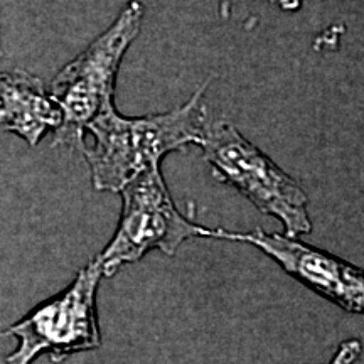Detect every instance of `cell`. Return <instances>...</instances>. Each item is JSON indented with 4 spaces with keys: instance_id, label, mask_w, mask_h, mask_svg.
Listing matches in <instances>:
<instances>
[{
    "instance_id": "277c9868",
    "label": "cell",
    "mask_w": 364,
    "mask_h": 364,
    "mask_svg": "<svg viewBox=\"0 0 364 364\" xmlns=\"http://www.w3.org/2000/svg\"><path fill=\"white\" fill-rule=\"evenodd\" d=\"M102 268L91 260L81 268L63 292L44 300L16 324L2 332L17 341L6 364H33L43 354L61 363L76 353L95 351L102 346L97 294Z\"/></svg>"
},
{
    "instance_id": "30bf717a",
    "label": "cell",
    "mask_w": 364,
    "mask_h": 364,
    "mask_svg": "<svg viewBox=\"0 0 364 364\" xmlns=\"http://www.w3.org/2000/svg\"><path fill=\"white\" fill-rule=\"evenodd\" d=\"M4 56V49H2V43H0V58Z\"/></svg>"
},
{
    "instance_id": "3957f363",
    "label": "cell",
    "mask_w": 364,
    "mask_h": 364,
    "mask_svg": "<svg viewBox=\"0 0 364 364\" xmlns=\"http://www.w3.org/2000/svg\"><path fill=\"white\" fill-rule=\"evenodd\" d=\"M199 147L213 176L233 186L263 215L277 218L289 236L312 230L309 199L300 184L228 120L208 124Z\"/></svg>"
},
{
    "instance_id": "6da1fadb",
    "label": "cell",
    "mask_w": 364,
    "mask_h": 364,
    "mask_svg": "<svg viewBox=\"0 0 364 364\" xmlns=\"http://www.w3.org/2000/svg\"><path fill=\"white\" fill-rule=\"evenodd\" d=\"M201 88L174 110L147 117H125L110 103L86 125L85 135L93 136V145H85L91 171V182L97 191L120 193L122 189L171 152H182L189 145H201L206 132V103Z\"/></svg>"
},
{
    "instance_id": "ba28073f",
    "label": "cell",
    "mask_w": 364,
    "mask_h": 364,
    "mask_svg": "<svg viewBox=\"0 0 364 364\" xmlns=\"http://www.w3.org/2000/svg\"><path fill=\"white\" fill-rule=\"evenodd\" d=\"M359 354H361V343L358 339H348L339 346L329 364H354Z\"/></svg>"
},
{
    "instance_id": "52a82bcc",
    "label": "cell",
    "mask_w": 364,
    "mask_h": 364,
    "mask_svg": "<svg viewBox=\"0 0 364 364\" xmlns=\"http://www.w3.org/2000/svg\"><path fill=\"white\" fill-rule=\"evenodd\" d=\"M61 122V110L43 80L26 71L0 73V129L36 147Z\"/></svg>"
},
{
    "instance_id": "8992f818",
    "label": "cell",
    "mask_w": 364,
    "mask_h": 364,
    "mask_svg": "<svg viewBox=\"0 0 364 364\" xmlns=\"http://www.w3.org/2000/svg\"><path fill=\"white\" fill-rule=\"evenodd\" d=\"M206 238L238 241L253 245L279 263L285 273L306 285L312 292L336 304L346 312L361 314L364 306V277L361 268L304 243L289 235L267 233L262 230L228 231L208 228Z\"/></svg>"
},
{
    "instance_id": "7a4b0ae2",
    "label": "cell",
    "mask_w": 364,
    "mask_h": 364,
    "mask_svg": "<svg viewBox=\"0 0 364 364\" xmlns=\"http://www.w3.org/2000/svg\"><path fill=\"white\" fill-rule=\"evenodd\" d=\"M142 21V4L127 2L113 24L54 76L49 93L61 110L63 122L54 132L53 145L85 147L86 125L113 103L118 70L127 49L140 34Z\"/></svg>"
},
{
    "instance_id": "8fae6325",
    "label": "cell",
    "mask_w": 364,
    "mask_h": 364,
    "mask_svg": "<svg viewBox=\"0 0 364 364\" xmlns=\"http://www.w3.org/2000/svg\"><path fill=\"white\" fill-rule=\"evenodd\" d=\"M300 2H302V0H297V4H299V6H300Z\"/></svg>"
},
{
    "instance_id": "9c48e42d",
    "label": "cell",
    "mask_w": 364,
    "mask_h": 364,
    "mask_svg": "<svg viewBox=\"0 0 364 364\" xmlns=\"http://www.w3.org/2000/svg\"><path fill=\"white\" fill-rule=\"evenodd\" d=\"M277 4H279V6L282 7V9H287V11H292V9H297L299 7V4H297V0H275Z\"/></svg>"
},
{
    "instance_id": "5b68a950",
    "label": "cell",
    "mask_w": 364,
    "mask_h": 364,
    "mask_svg": "<svg viewBox=\"0 0 364 364\" xmlns=\"http://www.w3.org/2000/svg\"><path fill=\"white\" fill-rule=\"evenodd\" d=\"M122 216L110 243L95 260L103 277L135 263L152 250L172 257L191 238H206L208 228L198 225L177 208L161 167H150L120 191Z\"/></svg>"
}]
</instances>
